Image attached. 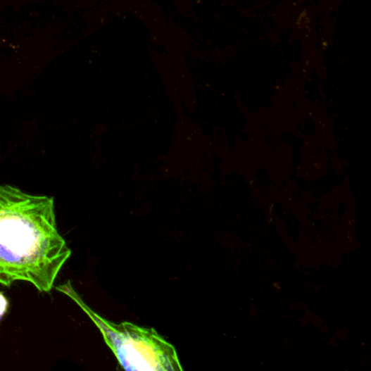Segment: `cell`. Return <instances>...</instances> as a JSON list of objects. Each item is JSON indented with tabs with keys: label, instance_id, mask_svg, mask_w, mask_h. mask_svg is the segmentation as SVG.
Returning <instances> with one entry per match:
<instances>
[{
	"label": "cell",
	"instance_id": "obj_1",
	"mask_svg": "<svg viewBox=\"0 0 371 371\" xmlns=\"http://www.w3.org/2000/svg\"><path fill=\"white\" fill-rule=\"evenodd\" d=\"M72 251L58 231L55 201L0 184V284L51 293Z\"/></svg>",
	"mask_w": 371,
	"mask_h": 371
},
{
	"label": "cell",
	"instance_id": "obj_2",
	"mask_svg": "<svg viewBox=\"0 0 371 371\" xmlns=\"http://www.w3.org/2000/svg\"><path fill=\"white\" fill-rule=\"evenodd\" d=\"M56 290L71 298L95 323L106 344L125 370H182L175 347L153 329L141 328L131 322L115 323L103 318L85 303L70 281L56 287Z\"/></svg>",
	"mask_w": 371,
	"mask_h": 371
},
{
	"label": "cell",
	"instance_id": "obj_3",
	"mask_svg": "<svg viewBox=\"0 0 371 371\" xmlns=\"http://www.w3.org/2000/svg\"><path fill=\"white\" fill-rule=\"evenodd\" d=\"M8 308H9V301L3 293L0 292V319L5 316Z\"/></svg>",
	"mask_w": 371,
	"mask_h": 371
}]
</instances>
